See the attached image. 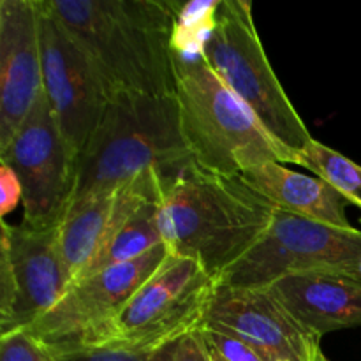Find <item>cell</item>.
Wrapping results in <instances>:
<instances>
[{
	"label": "cell",
	"mask_w": 361,
	"mask_h": 361,
	"mask_svg": "<svg viewBox=\"0 0 361 361\" xmlns=\"http://www.w3.org/2000/svg\"><path fill=\"white\" fill-rule=\"evenodd\" d=\"M275 212L277 207L242 176L189 162L166 182L159 228L173 256L194 259L219 282L263 238Z\"/></svg>",
	"instance_id": "6da1fadb"
},
{
	"label": "cell",
	"mask_w": 361,
	"mask_h": 361,
	"mask_svg": "<svg viewBox=\"0 0 361 361\" xmlns=\"http://www.w3.org/2000/svg\"><path fill=\"white\" fill-rule=\"evenodd\" d=\"M111 92L175 95L178 0H44Z\"/></svg>",
	"instance_id": "7a4b0ae2"
},
{
	"label": "cell",
	"mask_w": 361,
	"mask_h": 361,
	"mask_svg": "<svg viewBox=\"0 0 361 361\" xmlns=\"http://www.w3.org/2000/svg\"><path fill=\"white\" fill-rule=\"evenodd\" d=\"M189 162L192 157L180 130L175 95L115 92L78 155L76 182L66 214L147 171L169 182Z\"/></svg>",
	"instance_id": "3957f363"
},
{
	"label": "cell",
	"mask_w": 361,
	"mask_h": 361,
	"mask_svg": "<svg viewBox=\"0 0 361 361\" xmlns=\"http://www.w3.org/2000/svg\"><path fill=\"white\" fill-rule=\"evenodd\" d=\"M173 56L180 130L192 162L228 176H240L267 162L295 164V152L268 134L210 69L203 51H173Z\"/></svg>",
	"instance_id": "277c9868"
},
{
	"label": "cell",
	"mask_w": 361,
	"mask_h": 361,
	"mask_svg": "<svg viewBox=\"0 0 361 361\" xmlns=\"http://www.w3.org/2000/svg\"><path fill=\"white\" fill-rule=\"evenodd\" d=\"M203 56L219 80L282 147L296 152L314 140L268 62L249 0H221Z\"/></svg>",
	"instance_id": "5b68a950"
},
{
	"label": "cell",
	"mask_w": 361,
	"mask_h": 361,
	"mask_svg": "<svg viewBox=\"0 0 361 361\" xmlns=\"http://www.w3.org/2000/svg\"><path fill=\"white\" fill-rule=\"evenodd\" d=\"M217 286L200 263L169 252L94 348L154 353L201 326Z\"/></svg>",
	"instance_id": "8992f818"
},
{
	"label": "cell",
	"mask_w": 361,
	"mask_h": 361,
	"mask_svg": "<svg viewBox=\"0 0 361 361\" xmlns=\"http://www.w3.org/2000/svg\"><path fill=\"white\" fill-rule=\"evenodd\" d=\"M360 261L361 229L335 228L277 208L263 238L226 271L219 284L270 288L279 279L314 270L356 277Z\"/></svg>",
	"instance_id": "52a82bcc"
},
{
	"label": "cell",
	"mask_w": 361,
	"mask_h": 361,
	"mask_svg": "<svg viewBox=\"0 0 361 361\" xmlns=\"http://www.w3.org/2000/svg\"><path fill=\"white\" fill-rule=\"evenodd\" d=\"M168 256V247L161 243L140 259L81 279L25 331L51 348L56 355L94 348L122 314L134 293L159 270Z\"/></svg>",
	"instance_id": "ba28073f"
},
{
	"label": "cell",
	"mask_w": 361,
	"mask_h": 361,
	"mask_svg": "<svg viewBox=\"0 0 361 361\" xmlns=\"http://www.w3.org/2000/svg\"><path fill=\"white\" fill-rule=\"evenodd\" d=\"M76 161L42 94L13 140L0 148V162L16 173L23 189L25 224L51 228L62 222L76 182Z\"/></svg>",
	"instance_id": "9c48e42d"
},
{
	"label": "cell",
	"mask_w": 361,
	"mask_h": 361,
	"mask_svg": "<svg viewBox=\"0 0 361 361\" xmlns=\"http://www.w3.org/2000/svg\"><path fill=\"white\" fill-rule=\"evenodd\" d=\"M37 11L44 94L63 137L80 155L101 123L113 92L44 0H37Z\"/></svg>",
	"instance_id": "30bf717a"
},
{
	"label": "cell",
	"mask_w": 361,
	"mask_h": 361,
	"mask_svg": "<svg viewBox=\"0 0 361 361\" xmlns=\"http://www.w3.org/2000/svg\"><path fill=\"white\" fill-rule=\"evenodd\" d=\"M59 238L60 224L30 228L2 222L0 335L28 328L67 291Z\"/></svg>",
	"instance_id": "8fae6325"
},
{
	"label": "cell",
	"mask_w": 361,
	"mask_h": 361,
	"mask_svg": "<svg viewBox=\"0 0 361 361\" xmlns=\"http://www.w3.org/2000/svg\"><path fill=\"white\" fill-rule=\"evenodd\" d=\"M201 326L231 331L264 361H314L321 351L319 335L302 326L270 288L219 284Z\"/></svg>",
	"instance_id": "7c38bea8"
},
{
	"label": "cell",
	"mask_w": 361,
	"mask_h": 361,
	"mask_svg": "<svg viewBox=\"0 0 361 361\" xmlns=\"http://www.w3.org/2000/svg\"><path fill=\"white\" fill-rule=\"evenodd\" d=\"M42 94L37 0H0V148Z\"/></svg>",
	"instance_id": "4fadbf2b"
},
{
	"label": "cell",
	"mask_w": 361,
	"mask_h": 361,
	"mask_svg": "<svg viewBox=\"0 0 361 361\" xmlns=\"http://www.w3.org/2000/svg\"><path fill=\"white\" fill-rule=\"evenodd\" d=\"M168 180L147 171L130 182L90 197L66 214L60 222V254L69 286L74 284L99 256L109 240L130 219V215L152 200H161Z\"/></svg>",
	"instance_id": "5bb4252c"
},
{
	"label": "cell",
	"mask_w": 361,
	"mask_h": 361,
	"mask_svg": "<svg viewBox=\"0 0 361 361\" xmlns=\"http://www.w3.org/2000/svg\"><path fill=\"white\" fill-rule=\"evenodd\" d=\"M270 291L302 326L323 335L361 326V281L342 271L314 270L279 279Z\"/></svg>",
	"instance_id": "9a60e30c"
},
{
	"label": "cell",
	"mask_w": 361,
	"mask_h": 361,
	"mask_svg": "<svg viewBox=\"0 0 361 361\" xmlns=\"http://www.w3.org/2000/svg\"><path fill=\"white\" fill-rule=\"evenodd\" d=\"M240 176L279 210L335 228H353L345 215L349 203L323 180L288 169L282 162H267Z\"/></svg>",
	"instance_id": "2e32d148"
},
{
	"label": "cell",
	"mask_w": 361,
	"mask_h": 361,
	"mask_svg": "<svg viewBox=\"0 0 361 361\" xmlns=\"http://www.w3.org/2000/svg\"><path fill=\"white\" fill-rule=\"evenodd\" d=\"M159 203L161 200H152L137 208L78 281L109 267H118V264L140 259L155 247L164 243L161 228H159Z\"/></svg>",
	"instance_id": "e0dca14e"
},
{
	"label": "cell",
	"mask_w": 361,
	"mask_h": 361,
	"mask_svg": "<svg viewBox=\"0 0 361 361\" xmlns=\"http://www.w3.org/2000/svg\"><path fill=\"white\" fill-rule=\"evenodd\" d=\"M295 164L310 169L319 180L361 210V166L341 152L312 140L295 152Z\"/></svg>",
	"instance_id": "ac0fdd59"
},
{
	"label": "cell",
	"mask_w": 361,
	"mask_h": 361,
	"mask_svg": "<svg viewBox=\"0 0 361 361\" xmlns=\"http://www.w3.org/2000/svg\"><path fill=\"white\" fill-rule=\"evenodd\" d=\"M221 0H192L178 2L173 30V51H203V44L217 23Z\"/></svg>",
	"instance_id": "d6986e66"
},
{
	"label": "cell",
	"mask_w": 361,
	"mask_h": 361,
	"mask_svg": "<svg viewBox=\"0 0 361 361\" xmlns=\"http://www.w3.org/2000/svg\"><path fill=\"white\" fill-rule=\"evenodd\" d=\"M0 361H62L60 356L32 337L28 331L16 330L0 335Z\"/></svg>",
	"instance_id": "ffe728a7"
},
{
	"label": "cell",
	"mask_w": 361,
	"mask_h": 361,
	"mask_svg": "<svg viewBox=\"0 0 361 361\" xmlns=\"http://www.w3.org/2000/svg\"><path fill=\"white\" fill-rule=\"evenodd\" d=\"M150 361H212V358L203 334L197 328L155 349Z\"/></svg>",
	"instance_id": "44dd1931"
},
{
	"label": "cell",
	"mask_w": 361,
	"mask_h": 361,
	"mask_svg": "<svg viewBox=\"0 0 361 361\" xmlns=\"http://www.w3.org/2000/svg\"><path fill=\"white\" fill-rule=\"evenodd\" d=\"M204 342L224 361H264L247 342L219 326H201Z\"/></svg>",
	"instance_id": "7402d4cb"
},
{
	"label": "cell",
	"mask_w": 361,
	"mask_h": 361,
	"mask_svg": "<svg viewBox=\"0 0 361 361\" xmlns=\"http://www.w3.org/2000/svg\"><path fill=\"white\" fill-rule=\"evenodd\" d=\"M152 353L122 348H85L59 353L62 361H150Z\"/></svg>",
	"instance_id": "603a6c76"
},
{
	"label": "cell",
	"mask_w": 361,
	"mask_h": 361,
	"mask_svg": "<svg viewBox=\"0 0 361 361\" xmlns=\"http://www.w3.org/2000/svg\"><path fill=\"white\" fill-rule=\"evenodd\" d=\"M23 200L20 178L9 166L0 162V214L6 217Z\"/></svg>",
	"instance_id": "cb8c5ba5"
},
{
	"label": "cell",
	"mask_w": 361,
	"mask_h": 361,
	"mask_svg": "<svg viewBox=\"0 0 361 361\" xmlns=\"http://www.w3.org/2000/svg\"><path fill=\"white\" fill-rule=\"evenodd\" d=\"M314 361H328V358L324 356L323 351H317V355L314 356Z\"/></svg>",
	"instance_id": "d4e9b609"
},
{
	"label": "cell",
	"mask_w": 361,
	"mask_h": 361,
	"mask_svg": "<svg viewBox=\"0 0 361 361\" xmlns=\"http://www.w3.org/2000/svg\"><path fill=\"white\" fill-rule=\"evenodd\" d=\"M208 351H210V358H212V361H224V360L221 358V356L217 355V353H215V351H212L210 348H208Z\"/></svg>",
	"instance_id": "484cf974"
},
{
	"label": "cell",
	"mask_w": 361,
	"mask_h": 361,
	"mask_svg": "<svg viewBox=\"0 0 361 361\" xmlns=\"http://www.w3.org/2000/svg\"><path fill=\"white\" fill-rule=\"evenodd\" d=\"M356 277H358L361 281V261H360V267H358V275H356Z\"/></svg>",
	"instance_id": "4316f807"
}]
</instances>
